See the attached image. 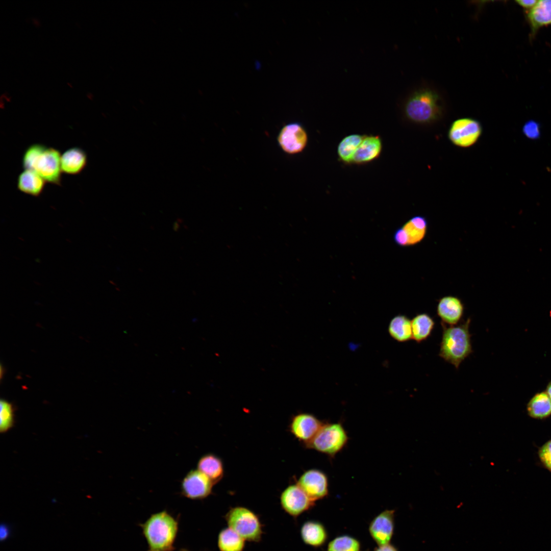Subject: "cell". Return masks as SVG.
Listing matches in <instances>:
<instances>
[{"instance_id":"obj_27","label":"cell","mask_w":551,"mask_h":551,"mask_svg":"<svg viewBox=\"0 0 551 551\" xmlns=\"http://www.w3.org/2000/svg\"><path fill=\"white\" fill-rule=\"evenodd\" d=\"M358 540L347 535L338 536L328 544L327 551H360Z\"/></svg>"},{"instance_id":"obj_11","label":"cell","mask_w":551,"mask_h":551,"mask_svg":"<svg viewBox=\"0 0 551 551\" xmlns=\"http://www.w3.org/2000/svg\"><path fill=\"white\" fill-rule=\"evenodd\" d=\"M428 226V222L425 217L414 216L396 230L394 240L396 244L401 246L416 245L424 238Z\"/></svg>"},{"instance_id":"obj_22","label":"cell","mask_w":551,"mask_h":551,"mask_svg":"<svg viewBox=\"0 0 551 551\" xmlns=\"http://www.w3.org/2000/svg\"><path fill=\"white\" fill-rule=\"evenodd\" d=\"M435 324L433 318L429 314H417L411 320L412 339L418 343L426 340L431 335Z\"/></svg>"},{"instance_id":"obj_34","label":"cell","mask_w":551,"mask_h":551,"mask_svg":"<svg viewBox=\"0 0 551 551\" xmlns=\"http://www.w3.org/2000/svg\"><path fill=\"white\" fill-rule=\"evenodd\" d=\"M374 551H398L397 549L390 543L380 545Z\"/></svg>"},{"instance_id":"obj_36","label":"cell","mask_w":551,"mask_h":551,"mask_svg":"<svg viewBox=\"0 0 551 551\" xmlns=\"http://www.w3.org/2000/svg\"><path fill=\"white\" fill-rule=\"evenodd\" d=\"M178 551H190V550H188L187 549H186V548H181L180 549H179Z\"/></svg>"},{"instance_id":"obj_23","label":"cell","mask_w":551,"mask_h":551,"mask_svg":"<svg viewBox=\"0 0 551 551\" xmlns=\"http://www.w3.org/2000/svg\"><path fill=\"white\" fill-rule=\"evenodd\" d=\"M388 331L395 340L405 342L412 339L411 320L406 315L399 314L389 322Z\"/></svg>"},{"instance_id":"obj_9","label":"cell","mask_w":551,"mask_h":551,"mask_svg":"<svg viewBox=\"0 0 551 551\" xmlns=\"http://www.w3.org/2000/svg\"><path fill=\"white\" fill-rule=\"evenodd\" d=\"M214 484L204 473L197 469L190 470L181 484V494L192 500H201L212 493Z\"/></svg>"},{"instance_id":"obj_14","label":"cell","mask_w":551,"mask_h":551,"mask_svg":"<svg viewBox=\"0 0 551 551\" xmlns=\"http://www.w3.org/2000/svg\"><path fill=\"white\" fill-rule=\"evenodd\" d=\"M394 511L386 510L371 521L369 526L370 534L380 546L390 543L394 527Z\"/></svg>"},{"instance_id":"obj_32","label":"cell","mask_w":551,"mask_h":551,"mask_svg":"<svg viewBox=\"0 0 551 551\" xmlns=\"http://www.w3.org/2000/svg\"><path fill=\"white\" fill-rule=\"evenodd\" d=\"M515 2L520 7L525 10L526 11L532 9L537 3L536 0H517Z\"/></svg>"},{"instance_id":"obj_10","label":"cell","mask_w":551,"mask_h":551,"mask_svg":"<svg viewBox=\"0 0 551 551\" xmlns=\"http://www.w3.org/2000/svg\"><path fill=\"white\" fill-rule=\"evenodd\" d=\"M277 140L284 152L293 155L299 153L305 149L308 142V135L301 124L291 122L282 128Z\"/></svg>"},{"instance_id":"obj_26","label":"cell","mask_w":551,"mask_h":551,"mask_svg":"<svg viewBox=\"0 0 551 551\" xmlns=\"http://www.w3.org/2000/svg\"><path fill=\"white\" fill-rule=\"evenodd\" d=\"M365 135L351 134L344 137L337 147L339 159L345 164L352 163L354 156Z\"/></svg>"},{"instance_id":"obj_21","label":"cell","mask_w":551,"mask_h":551,"mask_svg":"<svg viewBox=\"0 0 551 551\" xmlns=\"http://www.w3.org/2000/svg\"><path fill=\"white\" fill-rule=\"evenodd\" d=\"M45 181L35 171L24 169L19 175L17 185L20 191L32 196H38L44 189Z\"/></svg>"},{"instance_id":"obj_33","label":"cell","mask_w":551,"mask_h":551,"mask_svg":"<svg viewBox=\"0 0 551 551\" xmlns=\"http://www.w3.org/2000/svg\"><path fill=\"white\" fill-rule=\"evenodd\" d=\"M11 534V530L9 527L6 523H3L0 528V539L2 541L7 539Z\"/></svg>"},{"instance_id":"obj_24","label":"cell","mask_w":551,"mask_h":551,"mask_svg":"<svg viewBox=\"0 0 551 551\" xmlns=\"http://www.w3.org/2000/svg\"><path fill=\"white\" fill-rule=\"evenodd\" d=\"M217 544L219 551H243L245 540L228 527L219 532Z\"/></svg>"},{"instance_id":"obj_15","label":"cell","mask_w":551,"mask_h":551,"mask_svg":"<svg viewBox=\"0 0 551 551\" xmlns=\"http://www.w3.org/2000/svg\"><path fill=\"white\" fill-rule=\"evenodd\" d=\"M464 312L461 300L457 296L447 295L440 298L437 305V313L443 322L455 325L461 321Z\"/></svg>"},{"instance_id":"obj_1","label":"cell","mask_w":551,"mask_h":551,"mask_svg":"<svg viewBox=\"0 0 551 551\" xmlns=\"http://www.w3.org/2000/svg\"><path fill=\"white\" fill-rule=\"evenodd\" d=\"M139 525L147 544V551L174 550L179 521L167 511L154 513Z\"/></svg>"},{"instance_id":"obj_31","label":"cell","mask_w":551,"mask_h":551,"mask_svg":"<svg viewBox=\"0 0 551 551\" xmlns=\"http://www.w3.org/2000/svg\"><path fill=\"white\" fill-rule=\"evenodd\" d=\"M525 135L531 138H535L539 135V127L537 123L533 121L527 122L523 128Z\"/></svg>"},{"instance_id":"obj_6","label":"cell","mask_w":551,"mask_h":551,"mask_svg":"<svg viewBox=\"0 0 551 551\" xmlns=\"http://www.w3.org/2000/svg\"><path fill=\"white\" fill-rule=\"evenodd\" d=\"M482 132V126L480 121L472 118L464 117L452 122L447 136L454 145L467 148L472 146L478 141Z\"/></svg>"},{"instance_id":"obj_30","label":"cell","mask_w":551,"mask_h":551,"mask_svg":"<svg viewBox=\"0 0 551 551\" xmlns=\"http://www.w3.org/2000/svg\"><path fill=\"white\" fill-rule=\"evenodd\" d=\"M538 456L542 466L551 472V439L539 448Z\"/></svg>"},{"instance_id":"obj_7","label":"cell","mask_w":551,"mask_h":551,"mask_svg":"<svg viewBox=\"0 0 551 551\" xmlns=\"http://www.w3.org/2000/svg\"><path fill=\"white\" fill-rule=\"evenodd\" d=\"M60 152L52 147H46L37 158L33 170L45 181L59 185L61 180V164Z\"/></svg>"},{"instance_id":"obj_19","label":"cell","mask_w":551,"mask_h":551,"mask_svg":"<svg viewBox=\"0 0 551 551\" xmlns=\"http://www.w3.org/2000/svg\"><path fill=\"white\" fill-rule=\"evenodd\" d=\"M300 534L304 543L314 547L322 546L328 538L324 526L319 522L312 520L307 521L303 524Z\"/></svg>"},{"instance_id":"obj_20","label":"cell","mask_w":551,"mask_h":551,"mask_svg":"<svg viewBox=\"0 0 551 551\" xmlns=\"http://www.w3.org/2000/svg\"><path fill=\"white\" fill-rule=\"evenodd\" d=\"M197 467L214 485L220 482L223 477L224 467L222 461L213 454H206L202 456L198 461Z\"/></svg>"},{"instance_id":"obj_12","label":"cell","mask_w":551,"mask_h":551,"mask_svg":"<svg viewBox=\"0 0 551 551\" xmlns=\"http://www.w3.org/2000/svg\"><path fill=\"white\" fill-rule=\"evenodd\" d=\"M296 484L313 502L322 499L329 493V482L322 471L310 469L305 471Z\"/></svg>"},{"instance_id":"obj_8","label":"cell","mask_w":551,"mask_h":551,"mask_svg":"<svg viewBox=\"0 0 551 551\" xmlns=\"http://www.w3.org/2000/svg\"><path fill=\"white\" fill-rule=\"evenodd\" d=\"M280 502L285 512L295 518L314 505V502L296 483L288 486L282 492Z\"/></svg>"},{"instance_id":"obj_25","label":"cell","mask_w":551,"mask_h":551,"mask_svg":"<svg viewBox=\"0 0 551 551\" xmlns=\"http://www.w3.org/2000/svg\"><path fill=\"white\" fill-rule=\"evenodd\" d=\"M527 410L532 418L542 419L551 415V400L546 392L536 394L529 402Z\"/></svg>"},{"instance_id":"obj_35","label":"cell","mask_w":551,"mask_h":551,"mask_svg":"<svg viewBox=\"0 0 551 551\" xmlns=\"http://www.w3.org/2000/svg\"><path fill=\"white\" fill-rule=\"evenodd\" d=\"M546 393L551 400V382H550L547 385L546 389Z\"/></svg>"},{"instance_id":"obj_5","label":"cell","mask_w":551,"mask_h":551,"mask_svg":"<svg viewBox=\"0 0 551 551\" xmlns=\"http://www.w3.org/2000/svg\"><path fill=\"white\" fill-rule=\"evenodd\" d=\"M348 440L347 432L341 423H324L314 437L303 445L333 457L345 447Z\"/></svg>"},{"instance_id":"obj_29","label":"cell","mask_w":551,"mask_h":551,"mask_svg":"<svg viewBox=\"0 0 551 551\" xmlns=\"http://www.w3.org/2000/svg\"><path fill=\"white\" fill-rule=\"evenodd\" d=\"M45 146L40 144H34L30 146L25 151L22 159V165L24 169L33 170L34 165Z\"/></svg>"},{"instance_id":"obj_3","label":"cell","mask_w":551,"mask_h":551,"mask_svg":"<svg viewBox=\"0 0 551 551\" xmlns=\"http://www.w3.org/2000/svg\"><path fill=\"white\" fill-rule=\"evenodd\" d=\"M405 117L418 124H429L440 118L443 107L441 97L435 90L428 88L412 92L403 106Z\"/></svg>"},{"instance_id":"obj_28","label":"cell","mask_w":551,"mask_h":551,"mask_svg":"<svg viewBox=\"0 0 551 551\" xmlns=\"http://www.w3.org/2000/svg\"><path fill=\"white\" fill-rule=\"evenodd\" d=\"M0 432L6 433L14 423V409L11 403L2 399L0 402Z\"/></svg>"},{"instance_id":"obj_2","label":"cell","mask_w":551,"mask_h":551,"mask_svg":"<svg viewBox=\"0 0 551 551\" xmlns=\"http://www.w3.org/2000/svg\"><path fill=\"white\" fill-rule=\"evenodd\" d=\"M471 319L455 325L441 322L442 337L439 356L458 369L460 364L472 352L469 332Z\"/></svg>"},{"instance_id":"obj_13","label":"cell","mask_w":551,"mask_h":551,"mask_svg":"<svg viewBox=\"0 0 551 551\" xmlns=\"http://www.w3.org/2000/svg\"><path fill=\"white\" fill-rule=\"evenodd\" d=\"M323 423L313 414L302 412L292 416L289 430L296 438L305 444L314 437Z\"/></svg>"},{"instance_id":"obj_17","label":"cell","mask_w":551,"mask_h":551,"mask_svg":"<svg viewBox=\"0 0 551 551\" xmlns=\"http://www.w3.org/2000/svg\"><path fill=\"white\" fill-rule=\"evenodd\" d=\"M382 143L379 136H366L356 151L352 163L363 164L377 159L382 152Z\"/></svg>"},{"instance_id":"obj_16","label":"cell","mask_w":551,"mask_h":551,"mask_svg":"<svg viewBox=\"0 0 551 551\" xmlns=\"http://www.w3.org/2000/svg\"><path fill=\"white\" fill-rule=\"evenodd\" d=\"M526 17L532 38L541 28L551 26V0L537 1L532 9L526 11Z\"/></svg>"},{"instance_id":"obj_18","label":"cell","mask_w":551,"mask_h":551,"mask_svg":"<svg viewBox=\"0 0 551 551\" xmlns=\"http://www.w3.org/2000/svg\"><path fill=\"white\" fill-rule=\"evenodd\" d=\"M87 158L86 153L77 147L66 150L61 157L62 171L67 174H77L86 167Z\"/></svg>"},{"instance_id":"obj_4","label":"cell","mask_w":551,"mask_h":551,"mask_svg":"<svg viewBox=\"0 0 551 551\" xmlns=\"http://www.w3.org/2000/svg\"><path fill=\"white\" fill-rule=\"evenodd\" d=\"M228 527L233 529L245 541L258 543L261 541L263 525L253 510L243 506L231 507L224 515Z\"/></svg>"}]
</instances>
